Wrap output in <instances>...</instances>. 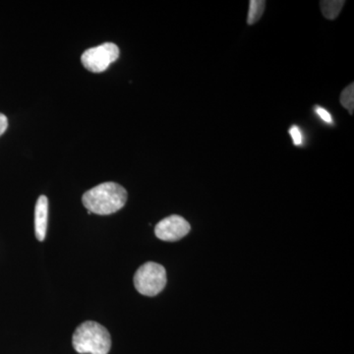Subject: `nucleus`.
Listing matches in <instances>:
<instances>
[{
  "label": "nucleus",
  "instance_id": "9b49d317",
  "mask_svg": "<svg viewBox=\"0 0 354 354\" xmlns=\"http://www.w3.org/2000/svg\"><path fill=\"white\" fill-rule=\"evenodd\" d=\"M315 111L316 113L318 114L319 118L323 121H325L326 123H329V124L333 123L332 115H330V113L327 109H323L322 106H316Z\"/></svg>",
  "mask_w": 354,
  "mask_h": 354
},
{
  "label": "nucleus",
  "instance_id": "423d86ee",
  "mask_svg": "<svg viewBox=\"0 0 354 354\" xmlns=\"http://www.w3.org/2000/svg\"><path fill=\"white\" fill-rule=\"evenodd\" d=\"M48 218V200L46 196L41 195L39 197L35 208V232L39 241H44L46 239Z\"/></svg>",
  "mask_w": 354,
  "mask_h": 354
},
{
  "label": "nucleus",
  "instance_id": "f03ea898",
  "mask_svg": "<svg viewBox=\"0 0 354 354\" xmlns=\"http://www.w3.org/2000/svg\"><path fill=\"white\" fill-rule=\"evenodd\" d=\"M72 344L78 353L108 354L111 348L109 330L94 321L84 322L72 337Z\"/></svg>",
  "mask_w": 354,
  "mask_h": 354
},
{
  "label": "nucleus",
  "instance_id": "f257e3e1",
  "mask_svg": "<svg viewBox=\"0 0 354 354\" xmlns=\"http://www.w3.org/2000/svg\"><path fill=\"white\" fill-rule=\"evenodd\" d=\"M127 197V191L120 184L104 183L87 191L83 195L82 202L91 213L108 216L122 209Z\"/></svg>",
  "mask_w": 354,
  "mask_h": 354
},
{
  "label": "nucleus",
  "instance_id": "f8f14e48",
  "mask_svg": "<svg viewBox=\"0 0 354 354\" xmlns=\"http://www.w3.org/2000/svg\"><path fill=\"white\" fill-rule=\"evenodd\" d=\"M8 127V120L4 114L0 113V136L6 131Z\"/></svg>",
  "mask_w": 354,
  "mask_h": 354
},
{
  "label": "nucleus",
  "instance_id": "6e6552de",
  "mask_svg": "<svg viewBox=\"0 0 354 354\" xmlns=\"http://www.w3.org/2000/svg\"><path fill=\"white\" fill-rule=\"evenodd\" d=\"M266 7V1L263 0H251L249 2V12L247 23L249 25L255 24L262 17Z\"/></svg>",
  "mask_w": 354,
  "mask_h": 354
},
{
  "label": "nucleus",
  "instance_id": "9d476101",
  "mask_svg": "<svg viewBox=\"0 0 354 354\" xmlns=\"http://www.w3.org/2000/svg\"><path fill=\"white\" fill-rule=\"evenodd\" d=\"M290 134L295 145L301 146L304 144V136H302L301 130L297 125H293L290 128Z\"/></svg>",
  "mask_w": 354,
  "mask_h": 354
},
{
  "label": "nucleus",
  "instance_id": "20e7f679",
  "mask_svg": "<svg viewBox=\"0 0 354 354\" xmlns=\"http://www.w3.org/2000/svg\"><path fill=\"white\" fill-rule=\"evenodd\" d=\"M120 53L115 44L104 43L86 50L81 57V62L88 71L102 73L118 59Z\"/></svg>",
  "mask_w": 354,
  "mask_h": 354
},
{
  "label": "nucleus",
  "instance_id": "0eeeda50",
  "mask_svg": "<svg viewBox=\"0 0 354 354\" xmlns=\"http://www.w3.org/2000/svg\"><path fill=\"white\" fill-rule=\"evenodd\" d=\"M346 2L342 0H325L320 2L321 10L324 17L329 20H335L341 12Z\"/></svg>",
  "mask_w": 354,
  "mask_h": 354
},
{
  "label": "nucleus",
  "instance_id": "7ed1b4c3",
  "mask_svg": "<svg viewBox=\"0 0 354 354\" xmlns=\"http://www.w3.org/2000/svg\"><path fill=\"white\" fill-rule=\"evenodd\" d=\"M167 285V272L162 265L148 262L137 270L134 286L137 291L145 297H156Z\"/></svg>",
  "mask_w": 354,
  "mask_h": 354
},
{
  "label": "nucleus",
  "instance_id": "1a4fd4ad",
  "mask_svg": "<svg viewBox=\"0 0 354 354\" xmlns=\"http://www.w3.org/2000/svg\"><path fill=\"white\" fill-rule=\"evenodd\" d=\"M339 102L344 109H348V113L353 114L354 109V85L351 84L342 91Z\"/></svg>",
  "mask_w": 354,
  "mask_h": 354
},
{
  "label": "nucleus",
  "instance_id": "39448f33",
  "mask_svg": "<svg viewBox=\"0 0 354 354\" xmlns=\"http://www.w3.org/2000/svg\"><path fill=\"white\" fill-rule=\"evenodd\" d=\"M189 223L183 216L172 215L160 221L155 227V234L162 241L174 242L189 234Z\"/></svg>",
  "mask_w": 354,
  "mask_h": 354
}]
</instances>
